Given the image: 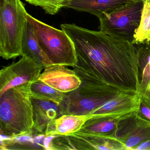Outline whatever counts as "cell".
I'll return each mask as SVG.
<instances>
[{
  "mask_svg": "<svg viewBox=\"0 0 150 150\" xmlns=\"http://www.w3.org/2000/svg\"><path fill=\"white\" fill-rule=\"evenodd\" d=\"M150 42V0H145L140 23L134 34L132 43L136 45Z\"/></svg>",
  "mask_w": 150,
  "mask_h": 150,
  "instance_id": "d6986e66",
  "label": "cell"
},
{
  "mask_svg": "<svg viewBox=\"0 0 150 150\" xmlns=\"http://www.w3.org/2000/svg\"><path fill=\"white\" fill-rule=\"evenodd\" d=\"M41 49L52 65L74 67L77 59L74 44L63 30L57 29L27 14Z\"/></svg>",
  "mask_w": 150,
  "mask_h": 150,
  "instance_id": "277c9868",
  "label": "cell"
},
{
  "mask_svg": "<svg viewBox=\"0 0 150 150\" xmlns=\"http://www.w3.org/2000/svg\"><path fill=\"white\" fill-rule=\"evenodd\" d=\"M31 83L10 88L0 96V132L13 137L34 134Z\"/></svg>",
  "mask_w": 150,
  "mask_h": 150,
  "instance_id": "7a4b0ae2",
  "label": "cell"
},
{
  "mask_svg": "<svg viewBox=\"0 0 150 150\" xmlns=\"http://www.w3.org/2000/svg\"><path fill=\"white\" fill-rule=\"evenodd\" d=\"M140 1H144L145 0H140Z\"/></svg>",
  "mask_w": 150,
  "mask_h": 150,
  "instance_id": "cb8c5ba5",
  "label": "cell"
},
{
  "mask_svg": "<svg viewBox=\"0 0 150 150\" xmlns=\"http://www.w3.org/2000/svg\"><path fill=\"white\" fill-rule=\"evenodd\" d=\"M133 150H150V139L141 143Z\"/></svg>",
  "mask_w": 150,
  "mask_h": 150,
  "instance_id": "603a6c76",
  "label": "cell"
},
{
  "mask_svg": "<svg viewBox=\"0 0 150 150\" xmlns=\"http://www.w3.org/2000/svg\"><path fill=\"white\" fill-rule=\"evenodd\" d=\"M123 116H103L90 117L78 132L117 138L118 122Z\"/></svg>",
  "mask_w": 150,
  "mask_h": 150,
  "instance_id": "2e32d148",
  "label": "cell"
},
{
  "mask_svg": "<svg viewBox=\"0 0 150 150\" xmlns=\"http://www.w3.org/2000/svg\"><path fill=\"white\" fill-rule=\"evenodd\" d=\"M90 116L88 115H63L48 124L45 135H67L79 131Z\"/></svg>",
  "mask_w": 150,
  "mask_h": 150,
  "instance_id": "5bb4252c",
  "label": "cell"
},
{
  "mask_svg": "<svg viewBox=\"0 0 150 150\" xmlns=\"http://www.w3.org/2000/svg\"><path fill=\"white\" fill-rule=\"evenodd\" d=\"M75 150L67 135H56L51 142L50 150Z\"/></svg>",
  "mask_w": 150,
  "mask_h": 150,
  "instance_id": "44dd1931",
  "label": "cell"
},
{
  "mask_svg": "<svg viewBox=\"0 0 150 150\" xmlns=\"http://www.w3.org/2000/svg\"><path fill=\"white\" fill-rule=\"evenodd\" d=\"M65 94V93L54 89L38 79L31 84V98L50 101L59 105L64 99Z\"/></svg>",
  "mask_w": 150,
  "mask_h": 150,
  "instance_id": "ac0fdd59",
  "label": "cell"
},
{
  "mask_svg": "<svg viewBox=\"0 0 150 150\" xmlns=\"http://www.w3.org/2000/svg\"><path fill=\"white\" fill-rule=\"evenodd\" d=\"M136 47L139 63L137 92L150 104V42Z\"/></svg>",
  "mask_w": 150,
  "mask_h": 150,
  "instance_id": "4fadbf2b",
  "label": "cell"
},
{
  "mask_svg": "<svg viewBox=\"0 0 150 150\" xmlns=\"http://www.w3.org/2000/svg\"><path fill=\"white\" fill-rule=\"evenodd\" d=\"M75 150H127L117 138L77 132L67 135Z\"/></svg>",
  "mask_w": 150,
  "mask_h": 150,
  "instance_id": "8fae6325",
  "label": "cell"
},
{
  "mask_svg": "<svg viewBox=\"0 0 150 150\" xmlns=\"http://www.w3.org/2000/svg\"><path fill=\"white\" fill-rule=\"evenodd\" d=\"M62 65H52L44 68L38 79L54 89L64 93L79 87L81 81L74 70Z\"/></svg>",
  "mask_w": 150,
  "mask_h": 150,
  "instance_id": "30bf717a",
  "label": "cell"
},
{
  "mask_svg": "<svg viewBox=\"0 0 150 150\" xmlns=\"http://www.w3.org/2000/svg\"><path fill=\"white\" fill-rule=\"evenodd\" d=\"M133 1L136 0H68L64 8L89 13L99 19L103 13Z\"/></svg>",
  "mask_w": 150,
  "mask_h": 150,
  "instance_id": "9a60e30c",
  "label": "cell"
},
{
  "mask_svg": "<svg viewBox=\"0 0 150 150\" xmlns=\"http://www.w3.org/2000/svg\"><path fill=\"white\" fill-rule=\"evenodd\" d=\"M19 61L0 71V96L8 89L38 79L44 69L30 58L22 56Z\"/></svg>",
  "mask_w": 150,
  "mask_h": 150,
  "instance_id": "52a82bcc",
  "label": "cell"
},
{
  "mask_svg": "<svg viewBox=\"0 0 150 150\" xmlns=\"http://www.w3.org/2000/svg\"><path fill=\"white\" fill-rule=\"evenodd\" d=\"M34 134H45L48 124L61 116L59 105L50 101L31 98Z\"/></svg>",
  "mask_w": 150,
  "mask_h": 150,
  "instance_id": "7c38bea8",
  "label": "cell"
},
{
  "mask_svg": "<svg viewBox=\"0 0 150 150\" xmlns=\"http://www.w3.org/2000/svg\"><path fill=\"white\" fill-rule=\"evenodd\" d=\"M28 13L21 0H0V56L4 59L21 56Z\"/></svg>",
  "mask_w": 150,
  "mask_h": 150,
  "instance_id": "3957f363",
  "label": "cell"
},
{
  "mask_svg": "<svg viewBox=\"0 0 150 150\" xmlns=\"http://www.w3.org/2000/svg\"><path fill=\"white\" fill-rule=\"evenodd\" d=\"M116 138L127 150H133L150 139V122L139 118L136 112L123 116L118 122Z\"/></svg>",
  "mask_w": 150,
  "mask_h": 150,
  "instance_id": "ba28073f",
  "label": "cell"
},
{
  "mask_svg": "<svg viewBox=\"0 0 150 150\" xmlns=\"http://www.w3.org/2000/svg\"><path fill=\"white\" fill-rule=\"evenodd\" d=\"M120 90L105 84L81 81L79 87L65 93L60 114L88 115L114 97Z\"/></svg>",
  "mask_w": 150,
  "mask_h": 150,
  "instance_id": "5b68a950",
  "label": "cell"
},
{
  "mask_svg": "<svg viewBox=\"0 0 150 150\" xmlns=\"http://www.w3.org/2000/svg\"><path fill=\"white\" fill-rule=\"evenodd\" d=\"M144 1L136 0L102 14L100 31L113 37L132 43L141 19Z\"/></svg>",
  "mask_w": 150,
  "mask_h": 150,
  "instance_id": "8992f818",
  "label": "cell"
},
{
  "mask_svg": "<svg viewBox=\"0 0 150 150\" xmlns=\"http://www.w3.org/2000/svg\"><path fill=\"white\" fill-rule=\"evenodd\" d=\"M136 114L139 118L150 122V104L140 96L138 108Z\"/></svg>",
  "mask_w": 150,
  "mask_h": 150,
  "instance_id": "7402d4cb",
  "label": "cell"
},
{
  "mask_svg": "<svg viewBox=\"0 0 150 150\" xmlns=\"http://www.w3.org/2000/svg\"><path fill=\"white\" fill-rule=\"evenodd\" d=\"M139 99L137 92L120 90L113 98L89 114L90 118L103 116H123L136 112Z\"/></svg>",
  "mask_w": 150,
  "mask_h": 150,
  "instance_id": "9c48e42d",
  "label": "cell"
},
{
  "mask_svg": "<svg viewBox=\"0 0 150 150\" xmlns=\"http://www.w3.org/2000/svg\"><path fill=\"white\" fill-rule=\"evenodd\" d=\"M21 56L30 58L44 69L52 65L41 49L34 28L28 21L23 38Z\"/></svg>",
  "mask_w": 150,
  "mask_h": 150,
  "instance_id": "e0dca14e",
  "label": "cell"
},
{
  "mask_svg": "<svg viewBox=\"0 0 150 150\" xmlns=\"http://www.w3.org/2000/svg\"><path fill=\"white\" fill-rule=\"evenodd\" d=\"M27 2L36 6L42 8L45 13L54 15L64 8L68 0H25Z\"/></svg>",
  "mask_w": 150,
  "mask_h": 150,
  "instance_id": "ffe728a7",
  "label": "cell"
},
{
  "mask_svg": "<svg viewBox=\"0 0 150 150\" xmlns=\"http://www.w3.org/2000/svg\"><path fill=\"white\" fill-rule=\"evenodd\" d=\"M74 44L77 64L73 67L81 81H97L120 90L137 92V50L132 43L74 23L60 25Z\"/></svg>",
  "mask_w": 150,
  "mask_h": 150,
  "instance_id": "6da1fadb",
  "label": "cell"
}]
</instances>
